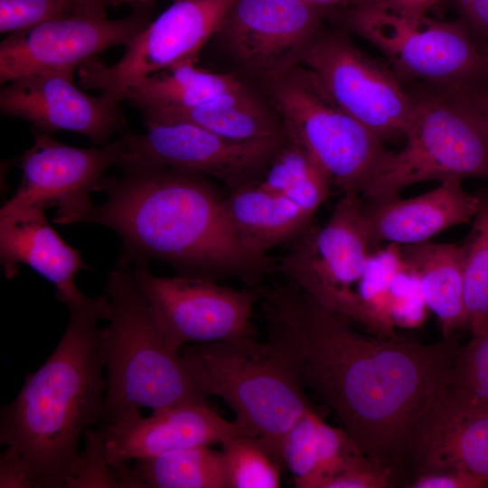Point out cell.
I'll return each instance as SVG.
<instances>
[{"mask_svg":"<svg viewBox=\"0 0 488 488\" xmlns=\"http://www.w3.org/2000/svg\"><path fill=\"white\" fill-rule=\"evenodd\" d=\"M99 432L105 462L113 469L131 459L197 446L222 445L234 436H248L235 419L228 421L221 417L207 400L178 404L147 418L136 410L105 424Z\"/></svg>","mask_w":488,"mask_h":488,"instance_id":"cell-19","label":"cell"},{"mask_svg":"<svg viewBox=\"0 0 488 488\" xmlns=\"http://www.w3.org/2000/svg\"><path fill=\"white\" fill-rule=\"evenodd\" d=\"M301 66L341 109L382 142L404 136L414 97L392 70L361 51L343 28L322 31Z\"/></svg>","mask_w":488,"mask_h":488,"instance_id":"cell-10","label":"cell"},{"mask_svg":"<svg viewBox=\"0 0 488 488\" xmlns=\"http://www.w3.org/2000/svg\"><path fill=\"white\" fill-rule=\"evenodd\" d=\"M66 307L69 322L56 348L1 408L0 443L17 455L32 487L75 486L80 437L100 418L108 387L99 327L109 317L108 295Z\"/></svg>","mask_w":488,"mask_h":488,"instance_id":"cell-3","label":"cell"},{"mask_svg":"<svg viewBox=\"0 0 488 488\" xmlns=\"http://www.w3.org/2000/svg\"><path fill=\"white\" fill-rule=\"evenodd\" d=\"M134 280L149 303L168 345L205 343L250 336V319L259 301L257 287L235 289L216 280L151 273L148 262L131 265Z\"/></svg>","mask_w":488,"mask_h":488,"instance_id":"cell-13","label":"cell"},{"mask_svg":"<svg viewBox=\"0 0 488 488\" xmlns=\"http://www.w3.org/2000/svg\"><path fill=\"white\" fill-rule=\"evenodd\" d=\"M472 99L477 108L488 120V89L478 93Z\"/></svg>","mask_w":488,"mask_h":488,"instance_id":"cell-38","label":"cell"},{"mask_svg":"<svg viewBox=\"0 0 488 488\" xmlns=\"http://www.w3.org/2000/svg\"><path fill=\"white\" fill-rule=\"evenodd\" d=\"M190 123L237 140L285 136L282 122L271 106L244 82L202 104L146 119L148 123Z\"/></svg>","mask_w":488,"mask_h":488,"instance_id":"cell-23","label":"cell"},{"mask_svg":"<svg viewBox=\"0 0 488 488\" xmlns=\"http://www.w3.org/2000/svg\"><path fill=\"white\" fill-rule=\"evenodd\" d=\"M380 1L382 0H353L352 5L372 4V3H378Z\"/></svg>","mask_w":488,"mask_h":488,"instance_id":"cell-39","label":"cell"},{"mask_svg":"<svg viewBox=\"0 0 488 488\" xmlns=\"http://www.w3.org/2000/svg\"><path fill=\"white\" fill-rule=\"evenodd\" d=\"M106 292L109 317L100 341L108 387L99 419L110 424L141 408L155 412L207 400L181 352L168 345L131 264L117 260Z\"/></svg>","mask_w":488,"mask_h":488,"instance_id":"cell-4","label":"cell"},{"mask_svg":"<svg viewBox=\"0 0 488 488\" xmlns=\"http://www.w3.org/2000/svg\"><path fill=\"white\" fill-rule=\"evenodd\" d=\"M228 488H277L281 461L257 438L240 435L222 444Z\"/></svg>","mask_w":488,"mask_h":488,"instance_id":"cell-29","label":"cell"},{"mask_svg":"<svg viewBox=\"0 0 488 488\" xmlns=\"http://www.w3.org/2000/svg\"><path fill=\"white\" fill-rule=\"evenodd\" d=\"M74 0H0V32L13 33L74 14Z\"/></svg>","mask_w":488,"mask_h":488,"instance_id":"cell-32","label":"cell"},{"mask_svg":"<svg viewBox=\"0 0 488 488\" xmlns=\"http://www.w3.org/2000/svg\"><path fill=\"white\" fill-rule=\"evenodd\" d=\"M0 258L4 273L12 278L25 264L56 287V298L68 306L84 295L77 287L80 270L89 269L80 250L67 244L42 210H24L0 216Z\"/></svg>","mask_w":488,"mask_h":488,"instance_id":"cell-21","label":"cell"},{"mask_svg":"<svg viewBox=\"0 0 488 488\" xmlns=\"http://www.w3.org/2000/svg\"><path fill=\"white\" fill-rule=\"evenodd\" d=\"M479 206L465 247L466 327L472 335L488 326V186L478 192Z\"/></svg>","mask_w":488,"mask_h":488,"instance_id":"cell-28","label":"cell"},{"mask_svg":"<svg viewBox=\"0 0 488 488\" xmlns=\"http://www.w3.org/2000/svg\"><path fill=\"white\" fill-rule=\"evenodd\" d=\"M483 52L488 61V39L481 45Z\"/></svg>","mask_w":488,"mask_h":488,"instance_id":"cell-40","label":"cell"},{"mask_svg":"<svg viewBox=\"0 0 488 488\" xmlns=\"http://www.w3.org/2000/svg\"><path fill=\"white\" fill-rule=\"evenodd\" d=\"M328 11L340 10L353 5V0H309Z\"/></svg>","mask_w":488,"mask_h":488,"instance_id":"cell-37","label":"cell"},{"mask_svg":"<svg viewBox=\"0 0 488 488\" xmlns=\"http://www.w3.org/2000/svg\"><path fill=\"white\" fill-rule=\"evenodd\" d=\"M259 295L267 341L359 449L403 485L412 431L448 382L460 347L455 334L432 344L363 335L289 279Z\"/></svg>","mask_w":488,"mask_h":488,"instance_id":"cell-1","label":"cell"},{"mask_svg":"<svg viewBox=\"0 0 488 488\" xmlns=\"http://www.w3.org/2000/svg\"><path fill=\"white\" fill-rule=\"evenodd\" d=\"M118 486L228 488L222 452L197 446L137 459L133 468L114 469Z\"/></svg>","mask_w":488,"mask_h":488,"instance_id":"cell-26","label":"cell"},{"mask_svg":"<svg viewBox=\"0 0 488 488\" xmlns=\"http://www.w3.org/2000/svg\"><path fill=\"white\" fill-rule=\"evenodd\" d=\"M180 352L201 392L221 398L247 435L283 463L287 431L314 408L279 351L267 340L243 336L185 345Z\"/></svg>","mask_w":488,"mask_h":488,"instance_id":"cell-5","label":"cell"},{"mask_svg":"<svg viewBox=\"0 0 488 488\" xmlns=\"http://www.w3.org/2000/svg\"><path fill=\"white\" fill-rule=\"evenodd\" d=\"M144 125V134L127 131L112 141L122 170L181 169L212 176L230 191L260 181L285 138L237 140L185 122Z\"/></svg>","mask_w":488,"mask_h":488,"instance_id":"cell-11","label":"cell"},{"mask_svg":"<svg viewBox=\"0 0 488 488\" xmlns=\"http://www.w3.org/2000/svg\"><path fill=\"white\" fill-rule=\"evenodd\" d=\"M98 191L105 202L81 222L116 231L122 239L120 261L156 259L178 275L218 280L235 277L250 287L278 265L241 242L229 218L225 197L194 172L174 168H128L103 177Z\"/></svg>","mask_w":488,"mask_h":488,"instance_id":"cell-2","label":"cell"},{"mask_svg":"<svg viewBox=\"0 0 488 488\" xmlns=\"http://www.w3.org/2000/svg\"><path fill=\"white\" fill-rule=\"evenodd\" d=\"M286 136L306 149L343 192L361 193L389 150L335 105L301 65L263 83Z\"/></svg>","mask_w":488,"mask_h":488,"instance_id":"cell-8","label":"cell"},{"mask_svg":"<svg viewBox=\"0 0 488 488\" xmlns=\"http://www.w3.org/2000/svg\"><path fill=\"white\" fill-rule=\"evenodd\" d=\"M155 0H79L74 14H85L107 16L108 7H118L124 4L133 6L143 4H152Z\"/></svg>","mask_w":488,"mask_h":488,"instance_id":"cell-35","label":"cell"},{"mask_svg":"<svg viewBox=\"0 0 488 488\" xmlns=\"http://www.w3.org/2000/svg\"><path fill=\"white\" fill-rule=\"evenodd\" d=\"M405 145L389 151L361 195H399L409 185L448 179L488 181V120L462 90L415 83Z\"/></svg>","mask_w":488,"mask_h":488,"instance_id":"cell-6","label":"cell"},{"mask_svg":"<svg viewBox=\"0 0 488 488\" xmlns=\"http://www.w3.org/2000/svg\"><path fill=\"white\" fill-rule=\"evenodd\" d=\"M328 19L377 47L403 84L448 86L467 96L488 88V61L458 18L435 20L378 2L331 12Z\"/></svg>","mask_w":488,"mask_h":488,"instance_id":"cell-7","label":"cell"},{"mask_svg":"<svg viewBox=\"0 0 488 488\" xmlns=\"http://www.w3.org/2000/svg\"><path fill=\"white\" fill-rule=\"evenodd\" d=\"M481 46L488 39V0H448Z\"/></svg>","mask_w":488,"mask_h":488,"instance_id":"cell-33","label":"cell"},{"mask_svg":"<svg viewBox=\"0 0 488 488\" xmlns=\"http://www.w3.org/2000/svg\"><path fill=\"white\" fill-rule=\"evenodd\" d=\"M432 473L467 474L488 487V402L448 382L412 431L403 486Z\"/></svg>","mask_w":488,"mask_h":488,"instance_id":"cell-17","label":"cell"},{"mask_svg":"<svg viewBox=\"0 0 488 488\" xmlns=\"http://www.w3.org/2000/svg\"><path fill=\"white\" fill-rule=\"evenodd\" d=\"M478 206V193L467 192L462 180L455 178L408 199L363 198L372 249L381 242L403 246L429 240L448 228L472 221Z\"/></svg>","mask_w":488,"mask_h":488,"instance_id":"cell-20","label":"cell"},{"mask_svg":"<svg viewBox=\"0 0 488 488\" xmlns=\"http://www.w3.org/2000/svg\"><path fill=\"white\" fill-rule=\"evenodd\" d=\"M152 4L134 5L122 19L72 14L9 33L0 43L1 83L35 72L74 71L104 50L127 44L152 21Z\"/></svg>","mask_w":488,"mask_h":488,"instance_id":"cell-15","label":"cell"},{"mask_svg":"<svg viewBox=\"0 0 488 488\" xmlns=\"http://www.w3.org/2000/svg\"><path fill=\"white\" fill-rule=\"evenodd\" d=\"M197 61L184 60L129 85L122 101L138 108L146 119L194 107L243 83L234 74L200 68Z\"/></svg>","mask_w":488,"mask_h":488,"instance_id":"cell-25","label":"cell"},{"mask_svg":"<svg viewBox=\"0 0 488 488\" xmlns=\"http://www.w3.org/2000/svg\"><path fill=\"white\" fill-rule=\"evenodd\" d=\"M321 420L315 408H312L294 423L284 438L282 461L292 474L296 487L305 488L314 471Z\"/></svg>","mask_w":488,"mask_h":488,"instance_id":"cell-30","label":"cell"},{"mask_svg":"<svg viewBox=\"0 0 488 488\" xmlns=\"http://www.w3.org/2000/svg\"><path fill=\"white\" fill-rule=\"evenodd\" d=\"M327 15L309 0H234L211 39L264 83L301 65Z\"/></svg>","mask_w":488,"mask_h":488,"instance_id":"cell-12","label":"cell"},{"mask_svg":"<svg viewBox=\"0 0 488 488\" xmlns=\"http://www.w3.org/2000/svg\"><path fill=\"white\" fill-rule=\"evenodd\" d=\"M258 183L287 198L312 217L329 196L332 185L314 157L286 134Z\"/></svg>","mask_w":488,"mask_h":488,"instance_id":"cell-27","label":"cell"},{"mask_svg":"<svg viewBox=\"0 0 488 488\" xmlns=\"http://www.w3.org/2000/svg\"><path fill=\"white\" fill-rule=\"evenodd\" d=\"M78 1H79V0H74V2L76 3V5H77V4H78ZM75 8H76V7H75Z\"/></svg>","mask_w":488,"mask_h":488,"instance_id":"cell-41","label":"cell"},{"mask_svg":"<svg viewBox=\"0 0 488 488\" xmlns=\"http://www.w3.org/2000/svg\"><path fill=\"white\" fill-rule=\"evenodd\" d=\"M441 0H383L399 10L411 14H427V10Z\"/></svg>","mask_w":488,"mask_h":488,"instance_id":"cell-36","label":"cell"},{"mask_svg":"<svg viewBox=\"0 0 488 488\" xmlns=\"http://www.w3.org/2000/svg\"><path fill=\"white\" fill-rule=\"evenodd\" d=\"M408 488H485L486 483L464 473H432L413 478Z\"/></svg>","mask_w":488,"mask_h":488,"instance_id":"cell-34","label":"cell"},{"mask_svg":"<svg viewBox=\"0 0 488 488\" xmlns=\"http://www.w3.org/2000/svg\"><path fill=\"white\" fill-rule=\"evenodd\" d=\"M402 262L420 285L428 309L437 317L443 337L466 326L464 244L429 240L399 246Z\"/></svg>","mask_w":488,"mask_h":488,"instance_id":"cell-22","label":"cell"},{"mask_svg":"<svg viewBox=\"0 0 488 488\" xmlns=\"http://www.w3.org/2000/svg\"><path fill=\"white\" fill-rule=\"evenodd\" d=\"M448 383L488 402V326L463 347L453 361Z\"/></svg>","mask_w":488,"mask_h":488,"instance_id":"cell-31","label":"cell"},{"mask_svg":"<svg viewBox=\"0 0 488 488\" xmlns=\"http://www.w3.org/2000/svg\"><path fill=\"white\" fill-rule=\"evenodd\" d=\"M371 250L363 198L344 192L324 227L310 226L293 240L278 271L327 310L358 323L356 288Z\"/></svg>","mask_w":488,"mask_h":488,"instance_id":"cell-9","label":"cell"},{"mask_svg":"<svg viewBox=\"0 0 488 488\" xmlns=\"http://www.w3.org/2000/svg\"><path fill=\"white\" fill-rule=\"evenodd\" d=\"M73 72H35L5 83L0 91L1 115L23 119L47 135L76 132L99 146L127 132L121 101L81 91L73 83Z\"/></svg>","mask_w":488,"mask_h":488,"instance_id":"cell-18","label":"cell"},{"mask_svg":"<svg viewBox=\"0 0 488 488\" xmlns=\"http://www.w3.org/2000/svg\"><path fill=\"white\" fill-rule=\"evenodd\" d=\"M225 204L230 222L252 252L267 251L293 241L311 226L312 216L287 198L269 191L258 182L230 191Z\"/></svg>","mask_w":488,"mask_h":488,"instance_id":"cell-24","label":"cell"},{"mask_svg":"<svg viewBox=\"0 0 488 488\" xmlns=\"http://www.w3.org/2000/svg\"><path fill=\"white\" fill-rule=\"evenodd\" d=\"M234 0H174L127 44L123 56L108 66L93 58L79 67L85 89L122 101L129 85L184 60H198Z\"/></svg>","mask_w":488,"mask_h":488,"instance_id":"cell-14","label":"cell"},{"mask_svg":"<svg viewBox=\"0 0 488 488\" xmlns=\"http://www.w3.org/2000/svg\"><path fill=\"white\" fill-rule=\"evenodd\" d=\"M33 145L19 160L22 181L1 208L0 216L24 210L57 208L53 222H81L94 206L90 192L99 190L104 173L117 165L111 143L91 148L64 145L32 128Z\"/></svg>","mask_w":488,"mask_h":488,"instance_id":"cell-16","label":"cell"}]
</instances>
